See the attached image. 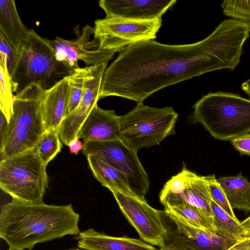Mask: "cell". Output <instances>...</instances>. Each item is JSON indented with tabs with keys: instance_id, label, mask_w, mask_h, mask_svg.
<instances>
[{
	"instance_id": "6da1fadb",
	"label": "cell",
	"mask_w": 250,
	"mask_h": 250,
	"mask_svg": "<svg viewBox=\"0 0 250 250\" xmlns=\"http://www.w3.org/2000/svg\"><path fill=\"white\" fill-rule=\"evenodd\" d=\"M249 36L244 23L229 19L195 43L167 45L147 40L129 44L106 69L100 99L116 96L142 103L169 85L211 71L233 70Z\"/></svg>"
},
{
	"instance_id": "7a4b0ae2",
	"label": "cell",
	"mask_w": 250,
	"mask_h": 250,
	"mask_svg": "<svg viewBox=\"0 0 250 250\" xmlns=\"http://www.w3.org/2000/svg\"><path fill=\"white\" fill-rule=\"evenodd\" d=\"M79 215L71 204H30L13 199L0 214V236L12 250H32L38 243L79 235Z\"/></svg>"
},
{
	"instance_id": "3957f363",
	"label": "cell",
	"mask_w": 250,
	"mask_h": 250,
	"mask_svg": "<svg viewBox=\"0 0 250 250\" xmlns=\"http://www.w3.org/2000/svg\"><path fill=\"white\" fill-rule=\"evenodd\" d=\"M44 91L41 85L32 83L15 96L13 113L0 141V161L37 146L46 131Z\"/></svg>"
},
{
	"instance_id": "277c9868",
	"label": "cell",
	"mask_w": 250,
	"mask_h": 250,
	"mask_svg": "<svg viewBox=\"0 0 250 250\" xmlns=\"http://www.w3.org/2000/svg\"><path fill=\"white\" fill-rule=\"evenodd\" d=\"M191 120L215 139L231 140L250 132V100L231 93L204 96L193 105Z\"/></svg>"
},
{
	"instance_id": "5b68a950",
	"label": "cell",
	"mask_w": 250,
	"mask_h": 250,
	"mask_svg": "<svg viewBox=\"0 0 250 250\" xmlns=\"http://www.w3.org/2000/svg\"><path fill=\"white\" fill-rule=\"evenodd\" d=\"M72 72L57 59L48 39L29 29L11 77L14 92L17 94L32 83L48 90Z\"/></svg>"
},
{
	"instance_id": "8992f818",
	"label": "cell",
	"mask_w": 250,
	"mask_h": 250,
	"mask_svg": "<svg viewBox=\"0 0 250 250\" xmlns=\"http://www.w3.org/2000/svg\"><path fill=\"white\" fill-rule=\"evenodd\" d=\"M46 165L35 148L0 161V188L13 199L43 202L48 184Z\"/></svg>"
},
{
	"instance_id": "52a82bcc",
	"label": "cell",
	"mask_w": 250,
	"mask_h": 250,
	"mask_svg": "<svg viewBox=\"0 0 250 250\" xmlns=\"http://www.w3.org/2000/svg\"><path fill=\"white\" fill-rule=\"evenodd\" d=\"M178 117L172 107L155 108L138 103L120 116L121 140L137 152L158 145L174 133Z\"/></svg>"
},
{
	"instance_id": "ba28073f",
	"label": "cell",
	"mask_w": 250,
	"mask_h": 250,
	"mask_svg": "<svg viewBox=\"0 0 250 250\" xmlns=\"http://www.w3.org/2000/svg\"><path fill=\"white\" fill-rule=\"evenodd\" d=\"M82 151L86 156L92 155L125 174L131 189L143 199L149 189L148 176L137 156V152L121 140L98 142L83 141Z\"/></svg>"
},
{
	"instance_id": "9c48e42d",
	"label": "cell",
	"mask_w": 250,
	"mask_h": 250,
	"mask_svg": "<svg viewBox=\"0 0 250 250\" xmlns=\"http://www.w3.org/2000/svg\"><path fill=\"white\" fill-rule=\"evenodd\" d=\"M159 214L165 229L163 249L227 250L237 241L217 233L194 227L165 209L159 210Z\"/></svg>"
},
{
	"instance_id": "30bf717a",
	"label": "cell",
	"mask_w": 250,
	"mask_h": 250,
	"mask_svg": "<svg viewBox=\"0 0 250 250\" xmlns=\"http://www.w3.org/2000/svg\"><path fill=\"white\" fill-rule=\"evenodd\" d=\"M162 21V18L146 21L107 17L97 19L93 27L94 38L99 49L120 52L129 44L155 39Z\"/></svg>"
},
{
	"instance_id": "8fae6325",
	"label": "cell",
	"mask_w": 250,
	"mask_h": 250,
	"mask_svg": "<svg viewBox=\"0 0 250 250\" xmlns=\"http://www.w3.org/2000/svg\"><path fill=\"white\" fill-rule=\"evenodd\" d=\"M75 27L76 38L67 40L57 36L54 40L48 39L54 51L57 59L67 68L73 72L80 67L78 62L83 61L87 65L92 66L112 59L118 52L115 50H103L99 48L98 41L94 38V28L88 25L81 31Z\"/></svg>"
},
{
	"instance_id": "7c38bea8",
	"label": "cell",
	"mask_w": 250,
	"mask_h": 250,
	"mask_svg": "<svg viewBox=\"0 0 250 250\" xmlns=\"http://www.w3.org/2000/svg\"><path fill=\"white\" fill-rule=\"evenodd\" d=\"M159 199L165 209L186 202L200 208L213 219L211 207L213 199L204 176L198 175L185 167L165 184Z\"/></svg>"
},
{
	"instance_id": "4fadbf2b",
	"label": "cell",
	"mask_w": 250,
	"mask_h": 250,
	"mask_svg": "<svg viewBox=\"0 0 250 250\" xmlns=\"http://www.w3.org/2000/svg\"><path fill=\"white\" fill-rule=\"evenodd\" d=\"M118 205L126 218L145 242L164 247L165 229L158 210L146 200L111 190Z\"/></svg>"
},
{
	"instance_id": "5bb4252c",
	"label": "cell",
	"mask_w": 250,
	"mask_h": 250,
	"mask_svg": "<svg viewBox=\"0 0 250 250\" xmlns=\"http://www.w3.org/2000/svg\"><path fill=\"white\" fill-rule=\"evenodd\" d=\"M107 62L86 67L81 102L76 109L65 117L59 127L60 139L64 145L67 146L77 138L79 129L97 104Z\"/></svg>"
},
{
	"instance_id": "9a60e30c",
	"label": "cell",
	"mask_w": 250,
	"mask_h": 250,
	"mask_svg": "<svg viewBox=\"0 0 250 250\" xmlns=\"http://www.w3.org/2000/svg\"><path fill=\"white\" fill-rule=\"evenodd\" d=\"M176 2V0H101L99 5L107 18L146 21L162 18Z\"/></svg>"
},
{
	"instance_id": "2e32d148",
	"label": "cell",
	"mask_w": 250,
	"mask_h": 250,
	"mask_svg": "<svg viewBox=\"0 0 250 250\" xmlns=\"http://www.w3.org/2000/svg\"><path fill=\"white\" fill-rule=\"evenodd\" d=\"M120 116L113 110L93 107L79 129L77 138L105 142L121 140Z\"/></svg>"
},
{
	"instance_id": "e0dca14e",
	"label": "cell",
	"mask_w": 250,
	"mask_h": 250,
	"mask_svg": "<svg viewBox=\"0 0 250 250\" xmlns=\"http://www.w3.org/2000/svg\"><path fill=\"white\" fill-rule=\"evenodd\" d=\"M75 239L78 247L85 250H157L140 239L110 236L92 228L81 232Z\"/></svg>"
},
{
	"instance_id": "ac0fdd59",
	"label": "cell",
	"mask_w": 250,
	"mask_h": 250,
	"mask_svg": "<svg viewBox=\"0 0 250 250\" xmlns=\"http://www.w3.org/2000/svg\"><path fill=\"white\" fill-rule=\"evenodd\" d=\"M69 94L68 76L44 91L42 104L46 131L58 128L66 116Z\"/></svg>"
},
{
	"instance_id": "d6986e66",
	"label": "cell",
	"mask_w": 250,
	"mask_h": 250,
	"mask_svg": "<svg viewBox=\"0 0 250 250\" xmlns=\"http://www.w3.org/2000/svg\"><path fill=\"white\" fill-rule=\"evenodd\" d=\"M0 33L18 56L28 37L29 29L22 22L13 0H0Z\"/></svg>"
},
{
	"instance_id": "ffe728a7",
	"label": "cell",
	"mask_w": 250,
	"mask_h": 250,
	"mask_svg": "<svg viewBox=\"0 0 250 250\" xmlns=\"http://www.w3.org/2000/svg\"><path fill=\"white\" fill-rule=\"evenodd\" d=\"M87 162L94 177L110 190L120 191L125 194L136 196L131 189L128 176L95 156H86Z\"/></svg>"
},
{
	"instance_id": "44dd1931",
	"label": "cell",
	"mask_w": 250,
	"mask_h": 250,
	"mask_svg": "<svg viewBox=\"0 0 250 250\" xmlns=\"http://www.w3.org/2000/svg\"><path fill=\"white\" fill-rule=\"evenodd\" d=\"M232 208L250 213V181L241 173L217 179Z\"/></svg>"
},
{
	"instance_id": "7402d4cb",
	"label": "cell",
	"mask_w": 250,
	"mask_h": 250,
	"mask_svg": "<svg viewBox=\"0 0 250 250\" xmlns=\"http://www.w3.org/2000/svg\"><path fill=\"white\" fill-rule=\"evenodd\" d=\"M211 207L217 233L237 241L250 236V233L242 226L241 222L230 216L213 200Z\"/></svg>"
},
{
	"instance_id": "603a6c76",
	"label": "cell",
	"mask_w": 250,
	"mask_h": 250,
	"mask_svg": "<svg viewBox=\"0 0 250 250\" xmlns=\"http://www.w3.org/2000/svg\"><path fill=\"white\" fill-rule=\"evenodd\" d=\"M165 210L174 214L194 227L216 233L213 219L196 207L183 202Z\"/></svg>"
},
{
	"instance_id": "cb8c5ba5",
	"label": "cell",
	"mask_w": 250,
	"mask_h": 250,
	"mask_svg": "<svg viewBox=\"0 0 250 250\" xmlns=\"http://www.w3.org/2000/svg\"><path fill=\"white\" fill-rule=\"evenodd\" d=\"M60 139L59 128L46 131L36 147L38 155L46 166L61 151L62 144Z\"/></svg>"
},
{
	"instance_id": "d4e9b609",
	"label": "cell",
	"mask_w": 250,
	"mask_h": 250,
	"mask_svg": "<svg viewBox=\"0 0 250 250\" xmlns=\"http://www.w3.org/2000/svg\"><path fill=\"white\" fill-rule=\"evenodd\" d=\"M0 108L9 122L13 110V86L6 67L0 65Z\"/></svg>"
},
{
	"instance_id": "484cf974",
	"label": "cell",
	"mask_w": 250,
	"mask_h": 250,
	"mask_svg": "<svg viewBox=\"0 0 250 250\" xmlns=\"http://www.w3.org/2000/svg\"><path fill=\"white\" fill-rule=\"evenodd\" d=\"M85 72L86 67L80 68L73 71L68 76L70 94L66 116L76 109L81 102Z\"/></svg>"
},
{
	"instance_id": "4316f807",
	"label": "cell",
	"mask_w": 250,
	"mask_h": 250,
	"mask_svg": "<svg viewBox=\"0 0 250 250\" xmlns=\"http://www.w3.org/2000/svg\"><path fill=\"white\" fill-rule=\"evenodd\" d=\"M223 13L250 26V0H225L221 4Z\"/></svg>"
},
{
	"instance_id": "83f0119b",
	"label": "cell",
	"mask_w": 250,
	"mask_h": 250,
	"mask_svg": "<svg viewBox=\"0 0 250 250\" xmlns=\"http://www.w3.org/2000/svg\"><path fill=\"white\" fill-rule=\"evenodd\" d=\"M208 187L213 200L230 216L234 219L236 217L227 197L225 191L217 182L214 174L204 176Z\"/></svg>"
},
{
	"instance_id": "f1b7e54d",
	"label": "cell",
	"mask_w": 250,
	"mask_h": 250,
	"mask_svg": "<svg viewBox=\"0 0 250 250\" xmlns=\"http://www.w3.org/2000/svg\"><path fill=\"white\" fill-rule=\"evenodd\" d=\"M0 58L6 61L7 68L11 78L16 67L17 55L0 33Z\"/></svg>"
},
{
	"instance_id": "f546056e",
	"label": "cell",
	"mask_w": 250,
	"mask_h": 250,
	"mask_svg": "<svg viewBox=\"0 0 250 250\" xmlns=\"http://www.w3.org/2000/svg\"><path fill=\"white\" fill-rule=\"evenodd\" d=\"M235 149L242 155L250 156V133H247L230 140Z\"/></svg>"
},
{
	"instance_id": "4dcf8cb0",
	"label": "cell",
	"mask_w": 250,
	"mask_h": 250,
	"mask_svg": "<svg viewBox=\"0 0 250 250\" xmlns=\"http://www.w3.org/2000/svg\"><path fill=\"white\" fill-rule=\"evenodd\" d=\"M250 246V236L240 239L227 250H248Z\"/></svg>"
},
{
	"instance_id": "1f68e13d",
	"label": "cell",
	"mask_w": 250,
	"mask_h": 250,
	"mask_svg": "<svg viewBox=\"0 0 250 250\" xmlns=\"http://www.w3.org/2000/svg\"><path fill=\"white\" fill-rule=\"evenodd\" d=\"M71 153L77 155L83 146V144L78 138L72 140L67 145Z\"/></svg>"
},
{
	"instance_id": "d6a6232c",
	"label": "cell",
	"mask_w": 250,
	"mask_h": 250,
	"mask_svg": "<svg viewBox=\"0 0 250 250\" xmlns=\"http://www.w3.org/2000/svg\"><path fill=\"white\" fill-rule=\"evenodd\" d=\"M8 121L6 117L0 111V141L2 140L5 133L8 125Z\"/></svg>"
},
{
	"instance_id": "836d02e7",
	"label": "cell",
	"mask_w": 250,
	"mask_h": 250,
	"mask_svg": "<svg viewBox=\"0 0 250 250\" xmlns=\"http://www.w3.org/2000/svg\"><path fill=\"white\" fill-rule=\"evenodd\" d=\"M241 88L250 97V78L242 84Z\"/></svg>"
},
{
	"instance_id": "e575fe53",
	"label": "cell",
	"mask_w": 250,
	"mask_h": 250,
	"mask_svg": "<svg viewBox=\"0 0 250 250\" xmlns=\"http://www.w3.org/2000/svg\"><path fill=\"white\" fill-rule=\"evenodd\" d=\"M242 226L250 233V216L241 222Z\"/></svg>"
},
{
	"instance_id": "d590c367",
	"label": "cell",
	"mask_w": 250,
	"mask_h": 250,
	"mask_svg": "<svg viewBox=\"0 0 250 250\" xmlns=\"http://www.w3.org/2000/svg\"><path fill=\"white\" fill-rule=\"evenodd\" d=\"M165 250V249H160L159 250Z\"/></svg>"
},
{
	"instance_id": "8d00e7d4",
	"label": "cell",
	"mask_w": 250,
	"mask_h": 250,
	"mask_svg": "<svg viewBox=\"0 0 250 250\" xmlns=\"http://www.w3.org/2000/svg\"><path fill=\"white\" fill-rule=\"evenodd\" d=\"M248 250H250V247L249 248V249Z\"/></svg>"
},
{
	"instance_id": "74e56055",
	"label": "cell",
	"mask_w": 250,
	"mask_h": 250,
	"mask_svg": "<svg viewBox=\"0 0 250 250\" xmlns=\"http://www.w3.org/2000/svg\"><path fill=\"white\" fill-rule=\"evenodd\" d=\"M80 250L76 249V250Z\"/></svg>"
},
{
	"instance_id": "f35d334b",
	"label": "cell",
	"mask_w": 250,
	"mask_h": 250,
	"mask_svg": "<svg viewBox=\"0 0 250 250\" xmlns=\"http://www.w3.org/2000/svg\"><path fill=\"white\" fill-rule=\"evenodd\" d=\"M8 250H10V249H9Z\"/></svg>"
}]
</instances>
